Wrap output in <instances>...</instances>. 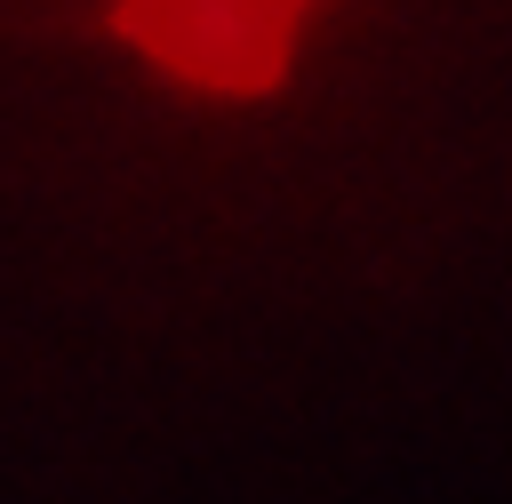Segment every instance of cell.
Listing matches in <instances>:
<instances>
[{"label":"cell","instance_id":"1","mask_svg":"<svg viewBox=\"0 0 512 504\" xmlns=\"http://www.w3.org/2000/svg\"><path fill=\"white\" fill-rule=\"evenodd\" d=\"M304 0H112V24L176 80L256 96L296 56Z\"/></svg>","mask_w":512,"mask_h":504}]
</instances>
